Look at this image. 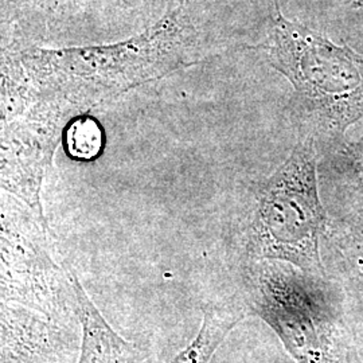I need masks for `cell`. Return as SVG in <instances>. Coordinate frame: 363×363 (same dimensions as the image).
I'll use <instances>...</instances> for the list:
<instances>
[{
	"label": "cell",
	"instance_id": "2",
	"mask_svg": "<svg viewBox=\"0 0 363 363\" xmlns=\"http://www.w3.org/2000/svg\"><path fill=\"white\" fill-rule=\"evenodd\" d=\"M271 1L268 39L257 49L291 84L300 133L337 147L363 118V54L286 18L279 0Z\"/></svg>",
	"mask_w": 363,
	"mask_h": 363
},
{
	"label": "cell",
	"instance_id": "10",
	"mask_svg": "<svg viewBox=\"0 0 363 363\" xmlns=\"http://www.w3.org/2000/svg\"><path fill=\"white\" fill-rule=\"evenodd\" d=\"M247 310L234 303H210L194 339L169 363H210L223 339L245 318Z\"/></svg>",
	"mask_w": 363,
	"mask_h": 363
},
{
	"label": "cell",
	"instance_id": "11",
	"mask_svg": "<svg viewBox=\"0 0 363 363\" xmlns=\"http://www.w3.org/2000/svg\"><path fill=\"white\" fill-rule=\"evenodd\" d=\"M331 178L363 208V133L335 147L328 162Z\"/></svg>",
	"mask_w": 363,
	"mask_h": 363
},
{
	"label": "cell",
	"instance_id": "13",
	"mask_svg": "<svg viewBox=\"0 0 363 363\" xmlns=\"http://www.w3.org/2000/svg\"><path fill=\"white\" fill-rule=\"evenodd\" d=\"M64 143L69 157L89 162L101 154L104 132L93 117L78 115L64 130Z\"/></svg>",
	"mask_w": 363,
	"mask_h": 363
},
{
	"label": "cell",
	"instance_id": "6",
	"mask_svg": "<svg viewBox=\"0 0 363 363\" xmlns=\"http://www.w3.org/2000/svg\"><path fill=\"white\" fill-rule=\"evenodd\" d=\"M72 116L57 105L39 104L1 123V190L23 202L49 225L40 191L54 151Z\"/></svg>",
	"mask_w": 363,
	"mask_h": 363
},
{
	"label": "cell",
	"instance_id": "8",
	"mask_svg": "<svg viewBox=\"0 0 363 363\" xmlns=\"http://www.w3.org/2000/svg\"><path fill=\"white\" fill-rule=\"evenodd\" d=\"M70 331L39 312L1 301V363H74Z\"/></svg>",
	"mask_w": 363,
	"mask_h": 363
},
{
	"label": "cell",
	"instance_id": "15",
	"mask_svg": "<svg viewBox=\"0 0 363 363\" xmlns=\"http://www.w3.org/2000/svg\"><path fill=\"white\" fill-rule=\"evenodd\" d=\"M167 1H169V3H174V1H177V0H167Z\"/></svg>",
	"mask_w": 363,
	"mask_h": 363
},
{
	"label": "cell",
	"instance_id": "9",
	"mask_svg": "<svg viewBox=\"0 0 363 363\" xmlns=\"http://www.w3.org/2000/svg\"><path fill=\"white\" fill-rule=\"evenodd\" d=\"M77 318L82 328L79 357L76 363H144L145 355L135 343L120 337L85 292L73 271Z\"/></svg>",
	"mask_w": 363,
	"mask_h": 363
},
{
	"label": "cell",
	"instance_id": "3",
	"mask_svg": "<svg viewBox=\"0 0 363 363\" xmlns=\"http://www.w3.org/2000/svg\"><path fill=\"white\" fill-rule=\"evenodd\" d=\"M318 143L301 135L286 160L259 182L245 232L249 261L289 262L325 277L320 245L328 218L319 195Z\"/></svg>",
	"mask_w": 363,
	"mask_h": 363
},
{
	"label": "cell",
	"instance_id": "14",
	"mask_svg": "<svg viewBox=\"0 0 363 363\" xmlns=\"http://www.w3.org/2000/svg\"><path fill=\"white\" fill-rule=\"evenodd\" d=\"M352 7H354V9H362L363 10V0H354Z\"/></svg>",
	"mask_w": 363,
	"mask_h": 363
},
{
	"label": "cell",
	"instance_id": "4",
	"mask_svg": "<svg viewBox=\"0 0 363 363\" xmlns=\"http://www.w3.org/2000/svg\"><path fill=\"white\" fill-rule=\"evenodd\" d=\"M244 304L296 363H349L345 325L327 279L276 259L247 262Z\"/></svg>",
	"mask_w": 363,
	"mask_h": 363
},
{
	"label": "cell",
	"instance_id": "7",
	"mask_svg": "<svg viewBox=\"0 0 363 363\" xmlns=\"http://www.w3.org/2000/svg\"><path fill=\"white\" fill-rule=\"evenodd\" d=\"M125 0H1V42L39 45L86 30Z\"/></svg>",
	"mask_w": 363,
	"mask_h": 363
},
{
	"label": "cell",
	"instance_id": "12",
	"mask_svg": "<svg viewBox=\"0 0 363 363\" xmlns=\"http://www.w3.org/2000/svg\"><path fill=\"white\" fill-rule=\"evenodd\" d=\"M325 240L335 259L347 267L354 284L363 286V218L334 223L327 229Z\"/></svg>",
	"mask_w": 363,
	"mask_h": 363
},
{
	"label": "cell",
	"instance_id": "1",
	"mask_svg": "<svg viewBox=\"0 0 363 363\" xmlns=\"http://www.w3.org/2000/svg\"><path fill=\"white\" fill-rule=\"evenodd\" d=\"M177 0L151 26L112 43L42 48L1 43V112L15 117L38 104L73 117L198 62L202 34Z\"/></svg>",
	"mask_w": 363,
	"mask_h": 363
},
{
	"label": "cell",
	"instance_id": "5",
	"mask_svg": "<svg viewBox=\"0 0 363 363\" xmlns=\"http://www.w3.org/2000/svg\"><path fill=\"white\" fill-rule=\"evenodd\" d=\"M1 301L67 325L77 316L73 269L52 256L50 228L23 202L1 201Z\"/></svg>",
	"mask_w": 363,
	"mask_h": 363
}]
</instances>
